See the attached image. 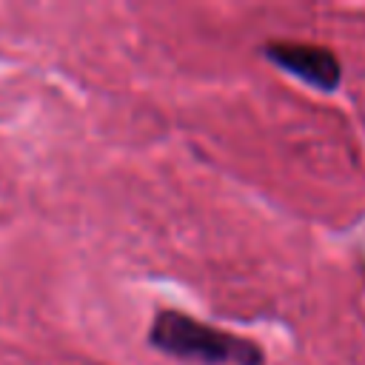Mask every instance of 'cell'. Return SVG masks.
<instances>
[{
  "label": "cell",
  "mask_w": 365,
  "mask_h": 365,
  "mask_svg": "<svg viewBox=\"0 0 365 365\" xmlns=\"http://www.w3.org/2000/svg\"><path fill=\"white\" fill-rule=\"evenodd\" d=\"M148 342L177 359H197L208 365H265V354L254 339L220 331L171 308L154 317Z\"/></svg>",
  "instance_id": "cell-1"
},
{
  "label": "cell",
  "mask_w": 365,
  "mask_h": 365,
  "mask_svg": "<svg viewBox=\"0 0 365 365\" xmlns=\"http://www.w3.org/2000/svg\"><path fill=\"white\" fill-rule=\"evenodd\" d=\"M262 54L279 66L282 71L294 74L297 80L314 86L317 91H336L342 83V63L339 57L317 43H297V40H268Z\"/></svg>",
  "instance_id": "cell-2"
}]
</instances>
